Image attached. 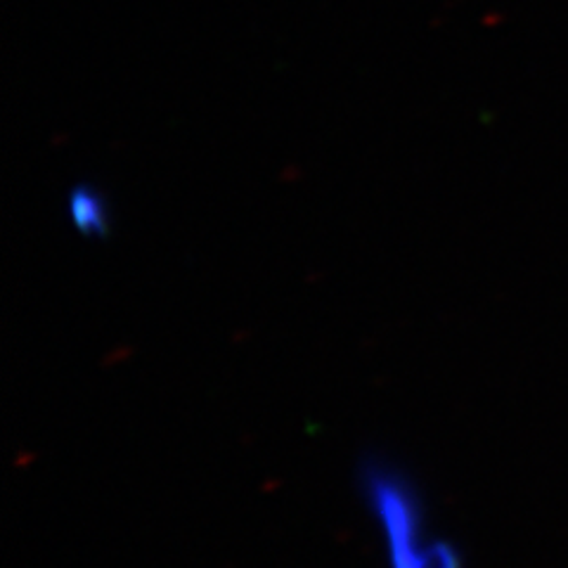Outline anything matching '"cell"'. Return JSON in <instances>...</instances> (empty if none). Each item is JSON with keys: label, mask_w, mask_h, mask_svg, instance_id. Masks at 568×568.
Here are the masks:
<instances>
[{"label": "cell", "mask_w": 568, "mask_h": 568, "mask_svg": "<svg viewBox=\"0 0 568 568\" xmlns=\"http://www.w3.org/2000/svg\"><path fill=\"white\" fill-rule=\"evenodd\" d=\"M361 490L388 568H465L453 542L429 538L422 493L394 462L367 455L361 462Z\"/></svg>", "instance_id": "6da1fadb"}, {"label": "cell", "mask_w": 568, "mask_h": 568, "mask_svg": "<svg viewBox=\"0 0 568 568\" xmlns=\"http://www.w3.org/2000/svg\"><path fill=\"white\" fill-rule=\"evenodd\" d=\"M67 213L79 235L88 240H102L110 235L112 230L110 204H106L100 190L91 185H77L69 192Z\"/></svg>", "instance_id": "7a4b0ae2"}]
</instances>
